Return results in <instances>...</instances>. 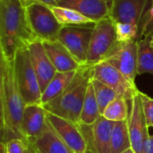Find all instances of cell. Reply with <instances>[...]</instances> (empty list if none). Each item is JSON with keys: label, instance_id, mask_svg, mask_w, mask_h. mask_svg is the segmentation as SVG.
I'll list each match as a JSON object with an SVG mask.
<instances>
[{"label": "cell", "instance_id": "18", "mask_svg": "<svg viewBox=\"0 0 153 153\" xmlns=\"http://www.w3.org/2000/svg\"><path fill=\"white\" fill-rule=\"evenodd\" d=\"M115 122L101 116L92 125V141L96 153H111V137Z\"/></svg>", "mask_w": 153, "mask_h": 153}, {"label": "cell", "instance_id": "32", "mask_svg": "<svg viewBox=\"0 0 153 153\" xmlns=\"http://www.w3.org/2000/svg\"><path fill=\"white\" fill-rule=\"evenodd\" d=\"M0 153H7L6 143H0Z\"/></svg>", "mask_w": 153, "mask_h": 153}, {"label": "cell", "instance_id": "4", "mask_svg": "<svg viewBox=\"0 0 153 153\" xmlns=\"http://www.w3.org/2000/svg\"><path fill=\"white\" fill-rule=\"evenodd\" d=\"M13 68L16 83L25 104H40L42 91L28 48H22L16 53Z\"/></svg>", "mask_w": 153, "mask_h": 153}, {"label": "cell", "instance_id": "17", "mask_svg": "<svg viewBox=\"0 0 153 153\" xmlns=\"http://www.w3.org/2000/svg\"><path fill=\"white\" fill-rule=\"evenodd\" d=\"M27 144L30 145L36 153H74L59 138L48 123L42 134Z\"/></svg>", "mask_w": 153, "mask_h": 153}, {"label": "cell", "instance_id": "8", "mask_svg": "<svg viewBox=\"0 0 153 153\" xmlns=\"http://www.w3.org/2000/svg\"><path fill=\"white\" fill-rule=\"evenodd\" d=\"M103 61L117 68L135 84V78L138 75V40L117 42Z\"/></svg>", "mask_w": 153, "mask_h": 153}, {"label": "cell", "instance_id": "16", "mask_svg": "<svg viewBox=\"0 0 153 153\" xmlns=\"http://www.w3.org/2000/svg\"><path fill=\"white\" fill-rule=\"evenodd\" d=\"M42 42L50 61L57 72H73L81 68L82 65L58 40H45Z\"/></svg>", "mask_w": 153, "mask_h": 153}, {"label": "cell", "instance_id": "12", "mask_svg": "<svg viewBox=\"0 0 153 153\" xmlns=\"http://www.w3.org/2000/svg\"><path fill=\"white\" fill-rule=\"evenodd\" d=\"M28 49L41 91L43 92L57 71L50 61L42 40L37 39L28 46Z\"/></svg>", "mask_w": 153, "mask_h": 153}, {"label": "cell", "instance_id": "28", "mask_svg": "<svg viewBox=\"0 0 153 153\" xmlns=\"http://www.w3.org/2000/svg\"><path fill=\"white\" fill-rule=\"evenodd\" d=\"M141 100L147 126L149 128H153V98L141 92Z\"/></svg>", "mask_w": 153, "mask_h": 153}, {"label": "cell", "instance_id": "20", "mask_svg": "<svg viewBox=\"0 0 153 153\" xmlns=\"http://www.w3.org/2000/svg\"><path fill=\"white\" fill-rule=\"evenodd\" d=\"M101 116L102 115L100 113L99 104L96 99L93 84L91 80L82 105L80 124L84 126H92Z\"/></svg>", "mask_w": 153, "mask_h": 153}, {"label": "cell", "instance_id": "3", "mask_svg": "<svg viewBox=\"0 0 153 153\" xmlns=\"http://www.w3.org/2000/svg\"><path fill=\"white\" fill-rule=\"evenodd\" d=\"M92 67L91 65L81 66L63 93L43 106L47 112L80 124L82 105L92 78Z\"/></svg>", "mask_w": 153, "mask_h": 153}, {"label": "cell", "instance_id": "30", "mask_svg": "<svg viewBox=\"0 0 153 153\" xmlns=\"http://www.w3.org/2000/svg\"><path fill=\"white\" fill-rule=\"evenodd\" d=\"M60 1L61 0H20V2L24 7H27L33 4H39L48 6H56Z\"/></svg>", "mask_w": 153, "mask_h": 153}, {"label": "cell", "instance_id": "26", "mask_svg": "<svg viewBox=\"0 0 153 153\" xmlns=\"http://www.w3.org/2000/svg\"><path fill=\"white\" fill-rule=\"evenodd\" d=\"M115 26L117 42H127L136 40V39L139 38L138 25L124 22H115Z\"/></svg>", "mask_w": 153, "mask_h": 153}, {"label": "cell", "instance_id": "11", "mask_svg": "<svg viewBox=\"0 0 153 153\" xmlns=\"http://www.w3.org/2000/svg\"><path fill=\"white\" fill-rule=\"evenodd\" d=\"M47 120L59 138L74 152L87 153V143L79 124L48 112Z\"/></svg>", "mask_w": 153, "mask_h": 153}, {"label": "cell", "instance_id": "21", "mask_svg": "<svg viewBox=\"0 0 153 153\" xmlns=\"http://www.w3.org/2000/svg\"><path fill=\"white\" fill-rule=\"evenodd\" d=\"M138 75H153V37L148 36L138 40Z\"/></svg>", "mask_w": 153, "mask_h": 153}, {"label": "cell", "instance_id": "2", "mask_svg": "<svg viewBox=\"0 0 153 153\" xmlns=\"http://www.w3.org/2000/svg\"><path fill=\"white\" fill-rule=\"evenodd\" d=\"M37 39L20 0H0V53L13 61L16 53Z\"/></svg>", "mask_w": 153, "mask_h": 153}, {"label": "cell", "instance_id": "19", "mask_svg": "<svg viewBox=\"0 0 153 153\" xmlns=\"http://www.w3.org/2000/svg\"><path fill=\"white\" fill-rule=\"evenodd\" d=\"M77 71L73 72H56L50 82L48 84L41 95L40 104L42 106L49 103L57 98L67 88L73 81Z\"/></svg>", "mask_w": 153, "mask_h": 153}, {"label": "cell", "instance_id": "15", "mask_svg": "<svg viewBox=\"0 0 153 153\" xmlns=\"http://www.w3.org/2000/svg\"><path fill=\"white\" fill-rule=\"evenodd\" d=\"M57 5L76 10L96 23L109 17L112 0H61Z\"/></svg>", "mask_w": 153, "mask_h": 153}, {"label": "cell", "instance_id": "10", "mask_svg": "<svg viewBox=\"0 0 153 153\" xmlns=\"http://www.w3.org/2000/svg\"><path fill=\"white\" fill-rule=\"evenodd\" d=\"M130 114L127 121L132 149L135 153H143L144 145L151 133L143 113L141 91L139 90L130 100Z\"/></svg>", "mask_w": 153, "mask_h": 153}, {"label": "cell", "instance_id": "6", "mask_svg": "<svg viewBox=\"0 0 153 153\" xmlns=\"http://www.w3.org/2000/svg\"><path fill=\"white\" fill-rule=\"evenodd\" d=\"M27 20L37 39L45 40H57V36L64 27L49 6L33 4L25 7Z\"/></svg>", "mask_w": 153, "mask_h": 153}, {"label": "cell", "instance_id": "27", "mask_svg": "<svg viewBox=\"0 0 153 153\" xmlns=\"http://www.w3.org/2000/svg\"><path fill=\"white\" fill-rule=\"evenodd\" d=\"M153 37V0H151V7L145 12L139 25V38Z\"/></svg>", "mask_w": 153, "mask_h": 153}, {"label": "cell", "instance_id": "34", "mask_svg": "<svg viewBox=\"0 0 153 153\" xmlns=\"http://www.w3.org/2000/svg\"><path fill=\"white\" fill-rule=\"evenodd\" d=\"M122 153H135L134 152V151L132 149V148H129L128 150H126V151H125V152H123Z\"/></svg>", "mask_w": 153, "mask_h": 153}, {"label": "cell", "instance_id": "29", "mask_svg": "<svg viewBox=\"0 0 153 153\" xmlns=\"http://www.w3.org/2000/svg\"><path fill=\"white\" fill-rule=\"evenodd\" d=\"M7 153H25L27 143L21 139H13L6 143Z\"/></svg>", "mask_w": 153, "mask_h": 153}, {"label": "cell", "instance_id": "33", "mask_svg": "<svg viewBox=\"0 0 153 153\" xmlns=\"http://www.w3.org/2000/svg\"><path fill=\"white\" fill-rule=\"evenodd\" d=\"M25 153H36L34 152V150L32 149V147L29 144H27V149H26V152Z\"/></svg>", "mask_w": 153, "mask_h": 153}, {"label": "cell", "instance_id": "13", "mask_svg": "<svg viewBox=\"0 0 153 153\" xmlns=\"http://www.w3.org/2000/svg\"><path fill=\"white\" fill-rule=\"evenodd\" d=\"M150 0H112L109 17L114 22L140 25Z\"/></svg>", "mask_w": 153, "mask_h": 153}, {"label": "cell", "instance_id": "5", "mask_svg": "<svg viewBox=\"0 0 153 153\" xmlns=\"http://www.w3.org/2000/svg\"><path fill=\"white\" fill-rule=\"evenodd\" d=\"M117 43L116 26L110 17L104 18L94 23L87 57V65L93 66L102 62Z\"/></svg>", "mask_w": 153, "mask_h": 153}, {"label": "cell", "instance_id": "23", "mask_svg": "<svg viewBox=\"0 0 153 153\" xmlns=\"http://www.w3.org/2000/svg\"><path fill=\"white\" fill-rule=\"evenodd\" d=\"M57 21L62 25H87L94 24L89 18L82 15L76 10L63 6H49Z\"/></svg>", "mask_w": 153, "mask_h": 153}, {"label": "cell", "instance_id": "7", "mask_svg": "<svg viewBox=\"0 0 153 153\" xmlns=\"http://www.w3.org/2000/svg\"><path fill=\"white\" fill-rule=\"evenodd\" d=\"M93 29L94 24L92 26L65 25L57 36V40L67 48L82 66L87 65V57Z\"/></svg>", "mask_w": 153, "mask_h": 153}, {"label": "cell", "instance_id": "1", "mask_svg": "<svg viewBox=\"0 0 153 153\" xmlns=\"http://www.w3.org/2000/svg\"><path fill=\"white\" fill-rule=\"evenodd\" d=\"M25 106L16 83L13 61L0 56L1 143H6L13 139H21L26 143L22 132V120Z\"/></svg>", "mask_w": 153, "mask_h": 153}, {"label": "cell", "instance_id": "14", "mask_svg": "<svg viewBox=\"0 0 153 153\" xmlns=\"http://www.w3.org/2000/svg\"><path fill=\"white\" fill-rule=\"evenodd\" d=\"M47 114V110L41 104L25 106L22 120V132L27 143L39 137L46 128Z\"/></svg>", "mask_w": 153, "mask_h": 153}, {"label": "cell", "instance_id": "22", "mask_svg": "<svg viewBox=\"0 0 153 153\" xmlns=\"http://www.w3.org/2000/svg\"><path fill=\"white\" fill-rule=\"evenodd\" d=\"M132 148L128 121L115 122L111 137V153H122Z\"/></svg>", "mask_w": 153, "mask_h": 153}, {"label": "cell", "instance_id": "25", "mask_svg": "<svg viewBox=\"0 0 153 153\" xmlns=\"http://www.w3.org/2000/svg\"><path fill=\"white\" fill-rule=\"evenodd\" d=\"M91 82H92L93 88L95 91V95H96V99L99 104V108L102 115L106 108L112 101L117 99L120 95L117 94L114 90L110 89L109 87H108L107 85H105L104 83H102L101 82L94 78H91Z\"/></svg>", "mask_w": 153, "mask_h": 153}, {"label": "cell", "instance_id": "9", "mask_svg": "<svg viewBox=\"0 0 153 153\" xmlns=\"http://www.w3.org/2000/svg\"><path fill=\"white\" fill-rule=\"evenodd\" d=\"M92 78L101 82L129 101L138 91L136 84L132 83L120 71L105 61L93 65Z\"/></svg>", "mask_w": 153, "mask_h": 153}, {"label": "cell", "instance_id": "31", "mask_svg": "<svg viewBox=\"0 0 153 153\" xmlns=\"http://www.w3.org/2000/svg\"><path fill=\"white\" fill-rule=\"evenodd\" d=\"M143 153H153V134H150L144 145Z\"/></svg>", "mask_w": 153, "mask_h": 153}, {"label": "cell", "instance_id": "24", "mask_svg": "<svg viewBox=\"0 0 153 153\" xmlns=\"http://www.w3.org/2000/svg\"><path fill=\"white\" fill-rule=\"evenodd\" d=\"M130 101L123 96H119L114 101H112L104 110L102 116L108 120L113 122L126 121L128 120L130 110L128 103Z\"/></svg>", "mask_w": 153, "mask_h": 153}]
</instances>
